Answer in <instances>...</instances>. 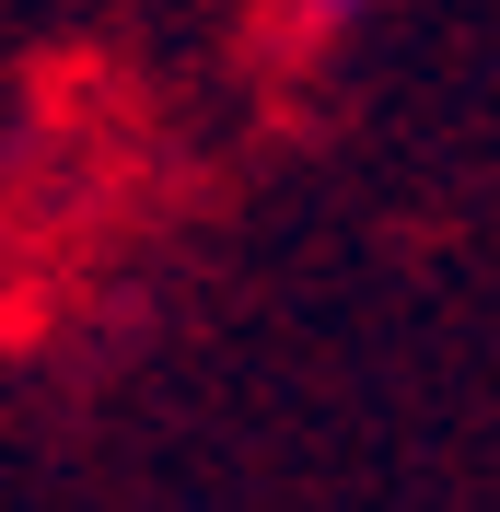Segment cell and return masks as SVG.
I'll return each mask as SVG.
<instances>
[{
  "mask_svg": "<svg viewBox=\"0 0 500 512\" xmlns=\"http://www.w3.org/2000/svg\"><path fill=\"white\" fill-rule=\"evenodd\" d=\"M384 0H256V59L268 70H338L373 35Z\"/></svg>",
  "mask_w": 500,
  "mask_h": 512,
  "instance_id": "obj_1",
  "label": "cell"
}]
</instances>
